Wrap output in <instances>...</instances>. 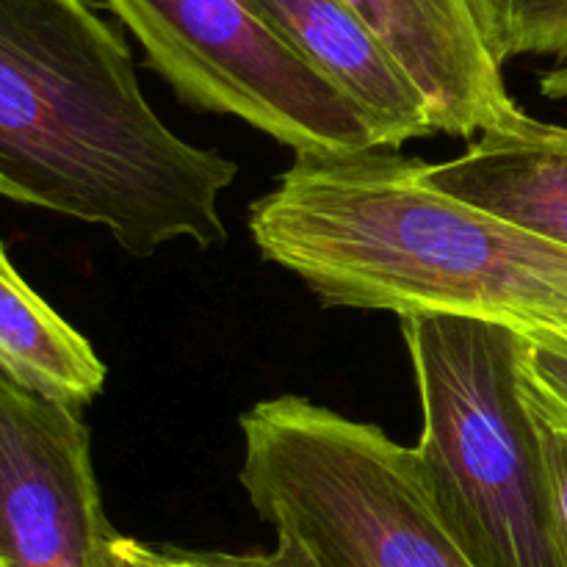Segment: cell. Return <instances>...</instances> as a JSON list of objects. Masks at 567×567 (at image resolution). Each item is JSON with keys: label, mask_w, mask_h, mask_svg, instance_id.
I'll return each mask as SVG.
<instances>
[{"label": "cell", "mask_w": 567, "mask_h": 567, "mask_svg": "<svg viewBox=\"0 0 567 567\" xmlns=\"http://www.w3.org/2000/svg\"><path fill=\"white\" fill-rule=\"evenodd\" d=\"M236 161L161 122L89 0H0V197L97 225L133 258L227 241Z\"/></svg>", "instance_id": "obj_1"}, {"label": "cell", "mask_w": 567, "mask_h": 567, "mask_svg": "<svg viewBox=\"0 0 567 567\" xmlns=\"http://www.w3.org/2000/svg\"><path fill=\"white\" fill-rule=\"evenodd\" d=\"M424 166L382 147L293 158L249 208L255 247L327 308L567 338V247L435 192Z\"/></svg>", "instance_id": "obj_2"}, {"label": "cell", "mask_w": 567, "mask_h": 567, "mask_svg": "<svg viewBox=\"0 0 567 567\" xmlns=\"http://www.w3.org/2000/svg\"><path fill=\"white\" fill-rule=\"evenodd\" d=\"M424 430L415 471L474 567H563L524 388L529 338L491 321L402 316Z\"/></svg>", "instance_id": "obj_3"}, {"label": "cell", "mask_w": 567, "mask_h": 567, "mask_svg": "<svg viewBox=\"0 0 567 567\" xmlns=\"http://www.w3.org/2000/svg\"><path fill=\"white\" fill-rule=\"evenodd\" d=\"M238 480L316 567H474L437 520L413 446L299 396L241 415Z\"/></svg>", "instance_id": "obj_4"}, {"label": "cell", "mask_w": 567, "mask_h": 567, "mask_svg": "<svg viewBox=\"0 0 567 567\" xmlns=\"http://www.w3.org/2000/svg\"><path fill=\"white\" fill-rule=\"evenodd\" d=\"M147 64L199 111L244 120L293 158L380 147L358 105L310 70L247 0H103Z\"/></svg>", "instance_id": "obj_5"}, {"label": "cell", "mask_w": 567, "mask_h": 567, "mask_svg": "<svg viewBox=\"0 0 567 567\" xmlns=\"http://www.w3.org/2000/svg\"><path fill=\"white\" fill-rule=\"evenodd\" d=\"M114 535L81 410L0 371V565L103 567Z\"/></svg>", "instance_id": "obj_6"}, {"label": "cell", "mask_w": 567, "mask_h": 567, "mask_svg": "<svg viewBox=\"0 0 567 567\" xmlns=\"http://www.w3.org/2000/svg\"><path fill=\"white\" fill-rule=\"evenodd\" d=\"M391 50L430 105L435 133L474 136L518 125L476 0H343Z\"/></svg>", "instance_id": "obj_7"}, {"label": "cell", "mask_w": 567, "mask_h": 567, "mask_svg": "<svg viewBox=\"0 0 567 567\" xmlns=\"http://www.w3.org/2000/svg\"><path fill=\"white\" fill-rule=\"evenodd\" d=\"M255 14L374 127L382 150L435 133L430 105L343 0H247Z\"/></svg>", "instance_id": "obj_8"}, {"label": "cell", "mask_w": 567, "mask_h": 567, "mask_svg": "<svg viewBox=\"0 0 567 567\" xmlns=\"http://www.w3.org/2000/svg\"><path fill=\"white\" fill-rule=\"evenodd\" d=\"M435 192L567 247V127L526 114L482 133L463 155L426 164Z\"/></svg>", "instance_id": "obj_9"}, {"label": "cell", "mask_w": 567, "mask_h": 567, "mask_svg": "<svg viewBox=\"0 0 567 567\" xmlns=\"http://www.w3.org/2000/svg\"><path fill=\"white\" fill-rule=\"evenodd\" d=\"M0 371L25 391L72 410L86 408L105 385L92 343L61 319L11 264L0 241Z\"/></svg>", "instance_id": "obj_10"}, {"label": "cell", "mask_w": 567, "mask_h": 567, "mask_svg": "<svg viewBox=\"0 0 567 567\" xmlns=\"http://www.w3.org/2000/svg\"><path fill=\"white\" fill-rule=\"evenodd\" d=\"M487 44L502 64L518 55L567 59V0H476Z\"/></svg>", "instance_id": "obj_11"}, {"label": "cell", "mask_w": 567, "mask_h": 567, "mask_svg": "<svg viewBox=\"0 0 567 567\" xmlns=\"http://www.w3.org/2000/svg\"><path fill=\"white\" fill-rule=\"evenodd\" d=\"M524 388L540 441L543 465H546L548 498H551L554 532H557L559 557L567 567V408L557 402L546 388L537 385L524 363Z\"/></svg>", "instance_id": "obj_12"}, {"label": "cell", "mask_w": 567, "mask_h": 567, "mask_svg": "<svg viewBox=\"0 0 567 567\" xmlns=\"http://www.w3.org/2000/svg\"><path fill=\"white\" fill-rule=\"evenodd\" d=\"M526 371L540 388H546L563 408H567V338L548 336H526Z\"/></svg>", "instance_id": "obj_13"}, {"label": "cell", "mask_w": 567, "mask_h": 567, "mask_svg": "<svg viewBox=\"0 0 567 567\" xmlns=\"http://www.w3.org/2000/svg\"><path fill=\"white\" fill-rule=\"evenodd\" d=\"M230 557L236 567H316L291 537H277V546L269 554H230Z\"/></svg>", "instance_id": "obj_14"}, {"label": "cell", "mask_w": 567, "mask_h": 567, "mask_svg": "<svg viewBox=\"0 0 567 567\" xmlns=\"http://www.w3.org/2000/svg\"><path fill=\"white\" fill-rule=\"evenodd\" d=\"M103 567H158V554L153 546L131 540V537L114 535Z\"/></svg>", "instance_id": "obj_15"}, {"label": "cell", "mask_w": 567, "mask_h": 567, "mask_svg": "<svg viewBox=\"0 0 567 567\" xmlns=\"http://www.w3.org/2000/svg\"><path fill=\"white\" fill-rule=\"evenodd\" d=\"M158 554V567H236L233 557L225 551H161Z\"/></svg>", "instance_id": "obj_16"}, {"label": "cell", "mask_w": 567, "mask_h": 567, "mask_svg": "<svg viewBox=\"0 0 567 567\" xmlns=\"http://www.w3.org/2000/svg\"><path fill=\"white\" fill-rule=\"evenodd\" d=\"M540 94L548 100H567V59L540 75Z\"/></svg>", "instance_id": "obj_17"}, {"label": "cell", "mask_w": 567, "mask_h": 567, "mask_svg": "<svg viewBox=\"0 0 567 567\" xmlns=\"http://www.w3.org/2000/svg\"><path fill=\"white\" fill-rule=\"evenodd\" d=\"M0 567H3V565H0Z\"/></svg>", "instance_id": "obj_18"}]
</instances>
